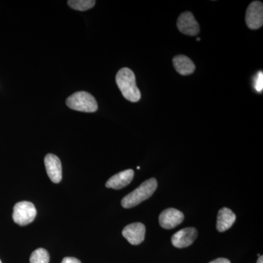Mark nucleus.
<instances>
[{"mask_svg": "<svg viewBox=\"0 0 263 263\" xmlns=\"http://www.w3.org/2000/svg\"><path fill=\"white\" fill-rule=\"evenodd\" d=\"M257 263H263V257H262V256H259L258 259H257Z\"/></svg>", "mask_w": 263, "mask_h": 263, "instance_id": "nucleus-19", "label": "nucleus"}, {"mask_svg": "<svg viewBox=\"0 0 263 263\" xmlns=\"http://www.w3.org/2000/svg\"><path fill=\"white\" fill-rule=\"evenodd\" d=\"M116 81L126 100L132 103L139 101L141 98V91L137 86L136 76L130 69L127 67L121 69L116 76Z\"/></svg>", "mask_w": 263, "mask_h": 263, "instance_id": "nucleus-1", "label": "nucleus"}, {"mask_svg": "<svg viewBox=\"0 0 263 263\" xmlns=\"http://www.w3.org/2000/svg\"><path fill=\"white\" fill-rule=\"evenodd\" d=\"M134 171L132 169L126 170L119 174L114 175L107 181V188L114 189V190H121L129 185L134 178Z\"/></svg>", "mask_w": 263, "mask_h": 263, "instance_id": "nucleus-11", "label": "nucleus"}, {"mask_svg": "<svg viewBox=\"0 0 263 263\" xmlns=\"http://www.w3.org/2000/svg\"><path fill=\"white\" fill-rule=\"evenodd\" d=\"M146 227L141 222L132 223L122 230V235L132 245H139L145 239Z\"/></svg>", "mask_w": 263, "mask_h": 263, "instance_id": "nucleus-7", "label": "nucleus"}, {"mask_svg": "<svg viewBox=\"0 0 263 263\" xmlns=\"http://www.w3.org/2000/svg\"><path fill=\"white\" fill-rule=\"evenodd\" d=\"M209 263H231L228 259L226 258H217Z\"/></svg>", "mask_w": 263, "mask_h": 263, "instance_id": "nucleus-18", "label": "nucleus"}, {"mask_svg": "<svg viewBox=\"0 0 263 263\" xmlns=\"http://www.w3.org/2000/svg\"><path fill=\"white\" fill-rule=\"evenodd\" d=\"M67 3H68L69 6L72 9L79 10V11H85V10L92 8L96 2L94 0H70Z\"/></svg>", "mask_w": 263, "mask_h": 263, "instance_id": "nucleus-14", "label": "nucleus"}, {"mask_svg": "<svg viewBox=\"0 0 263 263\" xmlns=\"http://www.w3.org/2000/svg\"><path fill=\"white\" fill-rule=\"evenodd\" d=\"M175 69L181 76H189L195 70V65L189 57L184 55H178L173 60Z\"/></svg>", "mask_w": 263, "mask_h": 263, "instance_id": "nucleus-13", "label": "nucleus"}, {"mask_svg": "<svg viewBox=\"0 0 263 263\" xmlns=\"http://www.w3.org/2000/svg\"><path fill=\"white\" fill-rule=\"evenodd\" d=\"M197 237V231L195 228H183L173 235L171 241L176 248L182 249L193 245Z\"/></svg>", "mask_w": 263, "mask_h": 263, "instance_id": "nucleus-9", "label": "nucleus"}, {"mask_svg": "<svg viewBox=\"0 0 263 263\" xmlns=\"http://www.w3.org/2000/svg\"><path fill=\"white\" fill-rule=\"evenodd\" d=\"M45 166L50 179L53 183H58L62 178L61 161L56 155L48 154L45 157Z\"/></svg>", "mask_w": 263, "mask_h": 263, "instance_id": "nucleus-10", "label": "nucleus"}, {"mask_svg": "<svg viewBox=\"0 0 263 263\" xmlns=\"http://www.w3.org/2000/svg\"><path fill=\"white\" fill-rule=\"evenodd\" d=\"M37 215V210L33 203L28 201L17 202L13 208V219L16 224L25 226L30 224Z\"/></svg>", "mask_w": 263, "mask_h": 263, "instance_id": "nucleus-4", "label": "nucleus"}, {"mask_svg": "<svg viewBox=\"0 0 263 263\" xmlns=\"http://www.w3.org/2000/svg\"><path fill=\"white\" fill-rule=\"evenodd\" d=\"M183 219L184 215L182 212L174 208H169L161 213L159 221L162 228L171 230L181 224Z\"/></svg>", "mask_w": 263, "mask_h": 263, "instance_id": "nucleus-8", "label": "nucleus"}, {"mask_svg": "<svg viewBox=\"0 0 263 263\" xmlns=\"http://www.w3.org/2000/svg\"><path fill=\"white\" fill-rule=\"evenodd\" d=\"M235 219H236V216L233 211L230 210L228 208H222L218 212L216 229L221 233L226 232L233 226Z\"/></svg>", "mask_w": 263, "mask_h": 263, "instance_id": "nucleus-12", "label": "nucleus"}, {"mask_svg": "<svg viewBox=\"0 0 263 263\" xmlns=\"http://www.w3.org/2000/svg\"><path fill=\"white\" fill-rule=\"evenodd\" d=\"M177 27L180 32L189 36H196L200 32V25L191 12H184L180 15Z\"/></svg>", "mask_w": 263, "mask_h": 263, "instance_id": "nucleus-6", "label": "nucleus"}, {"mask_svg": "<svg viewBox=\"0 0 263 263\" xmlns=\"http://www.w3.org/2000/svg\"><path fill=\"white\" fill-rule=\"evenodd\" d=\"M30 263H49V254L45 249H36L30 256Z\"/></svg>", "mask_w": 263, "mask_h": 263, "instance_id": "nucleus-15", "label": "nucleus"}, {"mask_svg": "<svg viewBox=\"0 0 263 263\" xmlns=\"http://www.w3.org/2000/svg\"><path fill=\"white\" fill-rule=\"evenodd\" d=\"M69 108L78 111L94 113L98 108V103L94 97L86 91H78L66 100Z\"/></svg>", "mask_w": 263, "mask_h": 263, "instance_id": "nucleus-3", "label": "nucleus"}, {"mask_svg": "<svg viewBox=\"0 0 263 263\" xmlns=\"http://www.w3.org/2000/svg\"><path fill=\"white\" fill-rule=\"evenodd\" d=\"M0 263H2V261L1 260H0Z\"/></svg>", "mask_w": 263, "mask_h": 263, "instance_id": "nucleus-20", "label": "nucleus"}, {"mask_svg": "<svg viewBox=\"0 0 263 263\" xmlns=\"http://www.w3.org/2000/svg\"><path fill=\"white\" fill-rule=\"evenodd\" d=\"M157 188V181L155 178L146 180L134 191L126 195L122 200L124 209H131L152 196Z\"/></svg>", "mask_w": 263, "mask_h": 263, "instance_id": "nucleus-2", "label": "nucleus"}, {"mask_svg": "<svg viewBox=\"0 0 263 263\" xmlns=\"http://www.w3.org/2000/svg\"><path fill=\"white\" fill-rule=\"evenodd\" d=\"M62 263H81L79 259L75 257H65L62 260Z\"/></svg>", "mask_w": 263, "mask_h": 263, "instance_id": "nucleus-17", "label": "nucleus"}, {"mask_svg": "<svg viewBox=\"0 0 263 263\" xmlns=\"http://www.w3.org/2000/svg\"><path fill=\"white\" fill-rule=\"evenodd\" d=\"M246 23L249 29H258L263 24V5L262 2L254 1L249 5L246 13Z\"/></svg>", "mask_w": 263, "mask_h": 263, "instance_id": "nucleus-5", "label": "nucleus"}, {"mask_svg": "<svg viewBox=\"0 0 263 263\" xmlns=\"http://www.w3.org/2000/svg\"><path fill=\"white\" fill-rule=\"evenodd\" d=\"M254 89L258 92H261L263 89V74L262 71L254 78Z\"/></svg>", "mask_w": 263, "mask_h": 263, "instance_id": "nucleus-16", "label": "nucleus"}]
</instances>
